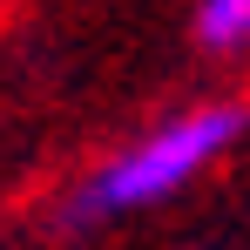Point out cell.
<instances>
[{
	"label": "cell",
	"mask_w": 250,
	"mask_h": 250,
	"mask_svg": "<svg viewBox=\"0 0 250 250\" xmlns=\"http://www.w3.org/2000/svg\"><path fill=\"white\" fill-rule=\"evenodd\" d=\"M237 142H244V102H203V108H183L169 122L142 128L128 149H115L102 169H88L68 189L61 230H88V223H115V216L169 203L203 169H216Z\"/></svg>",
	"instance_id": "cell-1"
},
{
	"label": "cell",
	"mask_w": 250,
	"mask_h": 250,
	"mask_svg": "<svg viewBox=\"0 0 250 250\" xmlns=\"http://www.w3.org/2000/svg\"><path fill=\"white\" fill-rule=\"evenodd\" d=\"M196 41L203 54H237L250 41V0H196Z\"/></svg>",
	"instance_id": "cell-2"
}]
</instances>
